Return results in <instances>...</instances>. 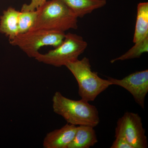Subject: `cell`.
I'll return each mask as SVG.
<instances>
[{
    "label": "cell",
    "instance_id": "obj_9",
    "mask_svg": "<svg viewBox=\"0 0 148 148\" xmlns=\"http://www.w3.org/2000/svg\"><path fill=\"white\" fill-rule=\"evenodd\" d=\"M98 142L94 127L89 125L77 126L76 132L73 141L68 148H89Z\"/></svg>",
    "mask_w": 148,
    "mask_h": 148
},
{
    "label": "cell",
    "instance_id": "obj_1",
    "mask_svg": "<svg viewBox=\"0 0 148 148\" xmlns=\"http://www.w3.org/2000/svg\"><path fill=\"white\" fill-rule=\"evenodd\" d=\"M52 102L53 112L62 116L67 123L94 127L100 123L98 109L88 101L82 99L72 100L57 91L52 97Z\"/></svg>",
    "mask_w": 148,
    "mask_h": 148
},
{
    "label": "cell",
    "instance_id": "obj_2",
    "mask_svg": "<svg viewBox=\"0 0 148 148\" xmlns=\"http://www.w3.org/2000/svg\"><path fill=\"white\" fill-rule=\"evenodd\" d=\"M36 10V20L32 29L65 33L78 28V17L62 0L47 1Z\"/></svg>",
    "mask_w": 148,
    "mask_h": 148
},
{
    "label": "cell",
    "instance_id": "obj_8",
    "mask_svg": "<svg viewBox=\"0 0 148 148\" xmlns=\"http://www.w3.org/2000/svg\"><path fill=\"white\" fill-rule=\"evenodd\" d=\"M77 126L67 123L60 129L48 133L44 139V148H68L76 132Z\"/></svg>",
    "mask_w": 148,
    "mask_h": 148
},
{
    "label": "cell",
    "instance_id": "obj_10",
    "mask_svg": "<svg viewBox=\"0 0 148 148\" xmlns=\"http://www.w3.org/2000/svg\"><path fill=\"white\" fill-rule=\"evenodd\" d=\"M78 18L106 5V0H62Z\"/></svg>",
    "mask_w": 148,
    "mask_h": 148
},
{
    "label": "cell",
    "instance_id": "obj_13",
    "mask_svg": "<svg viewBox=\"0 0 148 148\" xmlns=\"http://www.w3.org/2000/svg\"><path fill=\"white\" fill-rule=\"evenodd\" d=\"M148 51V37L135 43V45L127 52L121 56L119 57L112 59L110 62L112 64L116 61H125L133 58H140L143 53Z\"/></svg>",
    "mask_w": 148,
    "mask_h": 148
},
{
    "label": "cell",
    "instance_id": "obj_5",
    "mask_svg": "<svg viewBox=\"0 0 148 148\" xmlns=\"http://www.w3.org/2000/svg\"><path fill=\"white\" fill-rule=\"evenodd\" d=\"M64 32L44 29H32L22 34H18L9 40L11 45L17 46L30 58H36L39 50L45 46L57 47L63 42Z\"/></svg>",
    "mask_w": 148,
    "mask_h": 148
},
{
    "label": "cell",
    "instance_id": "obj_6",
    "mask_svg": "<svg viewBox=\"0 0 148 148\" xmlns=\"http://www.w3.org/2000/svg\"><path fill=\"white\" fill-rule=\"evenodd\" d=\"M122 136L132 148H147V138L142 119L137 113L126 112L117 122L115 135Z\"/></svg>",
    "mask_w": 148,
    "mask_h": 148
},
{
    "label": "cell",
    "instance_id": "obj_16",
    "mask_svg": "<svg viewBox=\"0 0 148 148\" xmlns=\"http://www.w3.org/2000/svg\"><path fill=\"white\" fill-rule=\"evenodd\" d=\"M115 140L114 141L111 148H132L123 137L120 135H115Z\"/></svg>",
    "mask_w": 148,
    "mask_h": 148
},
{
    "label": "cell",
    "instance_id": "obj_4",
    "mask_svg": "<svg viewBox=\"0 0 148 148\" xmlns=\"http://www.w3.org/2000/svg\"><path fill=\"white\" fill-rule=\"evenodd\" d=\"M82 37L69 33L65 35L60 45L45 54L39 53L35 59L41 63L56 67L65 66L67 63L78 59L87 47Z\"/></svg>",
    "mask_w": 148,
    "mask_h": 148
},
{
    "label": "cell",
    "instance_id": "obj_15",
    "mask_svg": "<svg viewBox=\"0 0 148 148\" xmlns=\"http://www.w3.org/2000/svg\"><path fill=\"white\" fill-rule=\"evenodd\" d=\"M48 0H31V3L29 4H24L21 8V11L36 10L39 8L40 7Z\"/></svg>",
    "mask_w": 148,
    "mask_h": 148
},
{
    "label": "cell",
    "instance_id": "obj_12",
    "mask_svg": "<svg viewBox=\"0 0 148 148\" xmlns=\"http://www.w3.org/2000/svg\"><path fill=\"white\" fill-rule=\"evenodd\" d=\"M147 37H148V3H140L137 7L133 42H138Z\"/></svg>",
    "mask_w": 148,
    "mask_h": 148
},
{
    "label": "cell",
    "instance_id": "obj_14",
    "mask_svg": "<svg viewBox=\"0 0 148 148\" xmlns=\"http://www.w3.org/2000/svg\"><path fill=\"white\" fill-rule=\"evenodd\" d=\"M37 10L20 11L18 17V34L29 32L34 26L37 16Z\"/></svg>",
    "mask_w": 148,
    "mask_h": 148
},
{
    "label": "cell",
    "instance_id": "obj_3",
    "mask_svg": "<svg viewBox=\"0 0 148 148\" xmlns=\"http://www.w3.org/2000/svg\"><path fill=\"white\" fill-rule=\"evenodd\" d=\"M65 66L76 79L79 95L85 101L88 102L95 101L98 95L112 85L108 80L101 78L98 73L92 71L90 61L87 57L69 62Z\"/></svg>",
    "mask_w": 148,
    "mask_h": 148
},
{
    "label": "cell",
    "instance_id": "obj_11",
    "mask_svg": "<svg viewBox=\"0 0 148 148\" xmlns=\"http://www.w3.org/2000/svg\"><path fill=\"white\" fill-rule=\"evenodd\" d=\"M20 11L12 7L4 11L0 19V32L12 39L18 34V17Z\"/></svg>",
    "mask_w": 148,
    "mask_h": 148
},
{
    "label": "cell",
    "instance_id": "obj_7",
    "mask_svg": "<svg viewBox=\"0 0 148 148\" xmlns=\"http://www.w3.org/2000/svg\"><path fill=\"white\" fill-rule=\"evenodd\" d=\"M111 85L118 86L126 89L133 96L135 101L143 109L148 92V70L136 72L122 79L108 77Z\"/></svg>",
    "mask_w": 148,
    "mask_h": 148
}]
</instances>
